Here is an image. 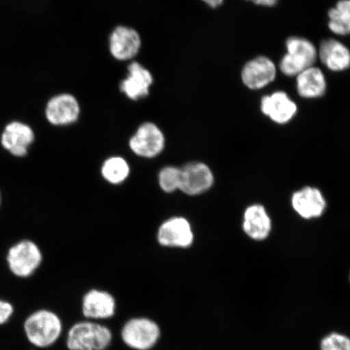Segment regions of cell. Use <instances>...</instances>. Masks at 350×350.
Returning a JSON list of instances; mask_svg holds the SVG:
<instances>
[{"label": "cell", "mask_w": 350, "mask_h": 350, "mask_svg": "<svg viewBox=\"0 0 350 350\" xmlns=\"http://www.w3.org/2000/svg\"><path fill=\"white\" fill-rule=\"evenodd\" d=\"M23 327L29 342L39 349L52 347L63 332V323L58 314L46 309L30 314Z\"/></svg>", "instance_id": "obj_1"}, {"label": "cell", "mask_w": 350, "mask_h": 350, "mask_svg": "<svg viewBox=\"0 0 350 350\" xmlns=\"http://www.w3.org/2000/svg\"><path fill=\"white\" fill-rule=\"evenodd\" d=\"M112 340V332L106 326L91 321L77 323L67 336L69 350H105Z\"/></svg>", "instance_id": "obj_2"}, {"label": "cell", "mask_w": 350, "mask_h": 350, "mask_svg": "<svg viewBox=\"0 0 350 350\" xmlns=\"http://www.w3.org/2000/svg\"><path fill=\"white\" fill-rule=\"evenodd\" d=\"M286 46L287 53L283 56L279 64L284 75L297 77L316 63L318 51L308 39L291 37L287 39Z\"/></svg>", "instance_id": "obj_3"}, {"label": "cell", "mask_w": 350, "mask_h": 350, "mask_svg": "<svg viewBox=\"0 0 350 350\" xmlns=\"http://www.w3.org/2000/svg\"><path fill=\"white\" fill-rule=\"evenodd\" d=\"M42 262L40 248L33 241L25 239L13 245L8 250V268L17 278H28L36 272Z\"/></svg>", "instance_id": "obj_4"}, {"label": "cell", "mask_w": 350, "mask_h": 350, "mask_svg": "<svg viewBox=\"0 0 350 350\" xmlns=\"http://www.w3.org/2000/svg\"><path fill=\"white\" fill-rule=\"evenodd\" d=\"M129 146L134 154L143 159H154L165 150V134L155 122H144L131 135Z\"/></svg>", "instance_id": "obj_5"}, {"label": "cell", "mask_w": 350, "mask_h": 350, "mask_svg": "<svg viewBox=\"0 0 350 350\" xmlns=\"http://www.w3.org/2000/svg\"><path fill=\"white\" fill-rule=\"evenodd\" d=\"M142 38L137 29L128 25H117L108 38V49L119 62H131L141 52Z\"/></svg>", "instance_id": "obj_6"}, {"label": "cell", "mask_w": 350, "mask_h": 350, "mask_svg": "<svg viewBox=\"0 0 350 350\" xmlns=\"http://www.w3.org/2000/svg\"><path fill=\"white\" fill-rule=\"evenodd\" d=\"M161 336L157 323L147 318H135L125 323L121 338L129 347L135 350H150Z\"/></svg>", "instance_id": "obj_7"}, {"label": "cell", "mask_w": 350, "mask_h": 350, "mask_svg": "<svg viewBox=\"0 0 350 350\" xmlns=\"http://www.w3.org/2000/svg\"><path fill=\"white\" fill-rule=\"evenodd\" d=\"M81 115V103L72 94H56L48 100L46 105V119L52 126H71L76 124Z\"/></svg>", "instance_id": "obj_8"}, {"label": "cell", "mask_w": 350, "mask_h": 350, "mask_svg": "<svg viewBox=\"0 0 350 350\" xmlns=\"http://www.w3.org/2000/svg\"><path fill=\"white\" fill-rule=\"evenodd\" d=\"M154 84L152 72L138 61H131L126 68V75L120 84V90L131 102L146 98Z\"/></svg>", "instance_id": "obj_9"}, {"label": "cell", "mask_w": 350, "mask_h": 350, "mask_svg": "<svg viewBox=\"0 0 350 350\" xmlns=\"http://www.w3.org/2000/svg\"><path fill=\"white\" fill-rule=\"evenodd\" d=\"M161 246L187 248L194 242V233L187 219L174 217L163 223L157 231Z\"/></svg>", "instance_id": "obj_10"}, {"label": "cell", "mask_w": 350, "mask_h": 350, "mask_svg": "<svg viewBox=\"0 0 350 350\" xmlns=\"http://www.w3.org/2000/svg\"><path fill=\"white\" fill-rule=\"evenodd\" d=\"M35 139L31 126L21 121H12L4 128L0 143L4 150L17 157L28 154L29 148Z\"/></svg>", "instance_id": "obj_11"}, {"label": "cell", "mask_w": 350, "mask_h": 350, "mask_svg": "<svg viewBox=\"0 0 350 350\" xmlns=\"http://www.w3.org/2000/svg\"><path fill=\"white\" fill-rule=\"evenodd\" d=\"M214 183V175L211 169L203 163H191L181 168L180 189L188 196L204 193Z\"/></svg>", "instance_id": "obj_12"}, {"label": "cell", "mask_w": 350, "mask_h": 350, "mask_svg": "<svg viewBox=\"0 0 350 350\" xmlns=\"http://www.w3.org/2000/svg\"><path fill=\"white\" fill-rule=\"evenodd\" d=\"M241 76L248 89L260 90L275 80L277 68L268 57L258 56L244 65Z\"/></svg>", "instance_id": "obj_13"}, {"label": "cell", "mask_w": 350, "mask_h": 350, "mask_svg": "<svg viewBox=\"0 0 350 350\" xmlns=\"http://www.w3.org/2000/svg\"><path fill=\"white\" fill-rule=\"evenodd\" d=\"M260 103L262 113L278 124L291 122L297 112L296 103L283 91L265 96Z\"/></svg>", "instance_id": "obj_14"}, {"label": "cell", "mask_w": 350, "mask_h": 350, "mask_svg": "<svg viewBox=\"0 0 350 350\" xmlns=\"http://www.w3.org/2000/svg\"><path fill=\"white\" fill-rule=\"evenodd\" d=\"M291 204L297 214L306 220L322 216L327 206L322 192L312 187H305L295 192Z\"/></svg>", "instance_id": "obj_15"}, {"label": "cell", "mask_w": 350, "mask_h": 350, "mask_svg": "<svg viewBox=\"0 0 350 350\" xmlns=\"http://www.w3.org/2000/svg\"><path fill=\"white\" fill-rule=\"evenodd\" d=\"M116 301L108 292L92 290L82 300V312L88 319H105L113 317Z\"/></svg>", "instance_id": "obj_16"}, {"label": "cell", "mask_w": 350, "mask_h": 350, "mask_svg": "<svg viewBox=\"0 0 350 350\" xmlns=\"http://www.w3.org/2000/svg\"><path fill=\"white\" fill-rule=\"evenodd\" d=\"M243 229L249 238L265 240L272 230V221L268 212L261 204H252L243 213Z\"/></svg>", "instance_id": "obj_17"}, {"label": "cell", "mask_w": 350, "mask_h": 350, "mask_svg": "<svg viewBox=\"0 0 350 350\" xmlns=\"http://www.w3.org/2000/svg\"><path fill=\"white\" fill-rule=\"evenodd\" d=\"M322 64L332 72H342L350 68V51L334 38L323 40L318 52Z\"/></svg>", "instance_id": "obj_18"}, {"label": "cell", "mask_w": 350, "mask_h": 350, "mask_svg": "<svg viewBox=\"0 0 350 350\" xmlns=\"http://www.w3.org/2000/svg\"><path fill=\"white\" fill-rule=\"evenodd\" d=\"M297 94L304 98H318L325 95L327 82L325 74L319 68L310 67L296 78Z\"/></svg>", "instance_id": "obj_19"}, {"label": "cell", "mask_w": 350, "mask_h": 350, "mask_svg": "<svg viewBox=\"0 0 350 350\" xmlns=\"http://www.w3.org/2000/svg\"><path fill=\"white\" fill-rule=\"evenodd\" d=\"M328 28L339 36L350 34V0H340L328 12Z\"/></svg>", "instance_id": "obj_20"}, {"label": "cell", "mask_w": 350, "mask_h": 350, "mask_svg": "<svg viewBox=\"0 0 350 350\" xmlns=\"http://www.w3.org/2000/svg\"><path fill=\"white\" fill-rule=\"evenodd\" d=\"M131 172L130 165L124 157L115 156L104 161L100 173L109 183L119 185L128 179Z\"/></svg>", "instance_id": "obj_21"}, {"label": "cell", "mask_w": 350, "mask_h": 350, "mask_svg": "<svg viewBox=\"0 0 350 350\" xmlns=\"http://www.w3.org/2000/svg\"><path fill=\"white\" fill-rule=\"evenodd\" d=\"M159 183L161 189L165 193H173L180 189L181 168L166 166L161 169L159 174Z\"/></svg>", "instance_id": "obj_22"}, {"label": "cell", "mask_w": 350, "mask_h": 350, "mask_svg": "<svg viewBox=\"0 0 350 350\" xmlns=\"http://www.w3.org/2000/svg\"><path fill=\"white\" fill-rule=\"evenodd\" d=\"M322 350H350V340L347 336L332 334L326 336L321 343Z\"/></svg>", "instance_id": "obj_23"}, {"label": "cell", "mask_w": 350, "mask_h": 350, "mask_svg": "<svg viewBox=\"0 0 350 350\" xmlns=\"http://www.w3.org/2000/svg\"><path fill=\"white\" fill-rule=\"evenodd\" d=\"M14 314V306L6 300L0 299V326L6 325Z\"/></svg>", "instance_id": "obj_24"}, {"label": "cell", "mask_w": 350, "mask_h": 350, "mask_svg": "<svg viewBox=\"0 0 350 350\" xmlns=\"http://www.w3.org/2000/svg\"><path fill=\"white\" fill-rule=\"evenodd\" d=\"M247 1L264 7H274L278 3V0H247Z\"/></svg>", "instance_id": "obj_25"}, {"label": "cell", "mask_w": 350, "mask_h": 350, "mask_svg": "<svg viewBox=\"0 0 350 350\" xmlns=\"http://www.w3.org/2000/svg\"><path fill=\"white\" fill-rule=\"evenodd\" d=\"M201 1L204 2L210 8H217L221 6L225 0H201Z\"/></svg>", "instance_id": "obj_26"}, {"label": "cell", "mask_w": 350, "mask_h": 350, "mask_svg": "<svg viewBox=\"0 0 350 350\" xmlns=\"http://www.w3.org/2000/svg\"><path fill=\"white\" fill-rule=\"evenodd\" d=\"M0 204H1V194H0Z\"/></svg>", "instance_id": "obj_27"}]
</instances>
